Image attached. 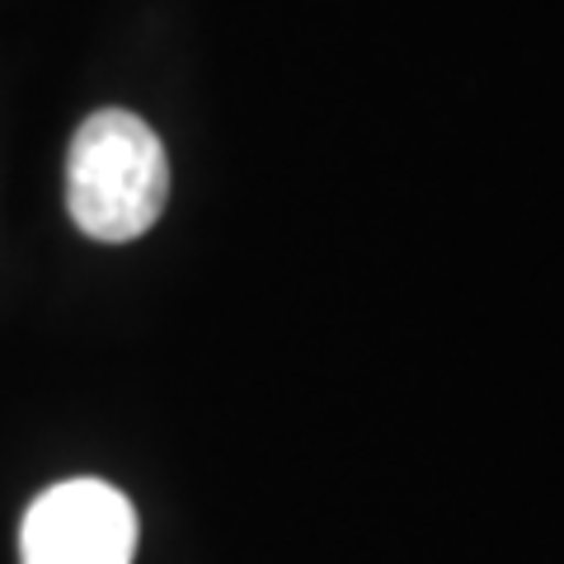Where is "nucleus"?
<instances>
[{
	"label": "nucleus",
	"mask_w": 564,
	"mask_h": 564,
	"mask_svg": "<svg viewBox=\"0 0 564 564\" xmlns=\"http://www.w3.org/2000/svg\"><path fill=\"white\" fill-rule=\"evenodd\" d=\"M170 198V161L147 122L128 109H99L70 137L66 207L90 240L128 245L147 236Z\"/></svg>",
	"instance_id": "obj_1"
},
{
	"label": "nucleus",
	"mask_w": 564,
	"mask_h": 564,
	"mask_svg": "<svg viewBox=\"0 0 564 564\" xmlns=\"http://www.w3.org/2000/svg\"><path fill=\"white\" fill-rule=\"evenodd\" d=\"M137 508L104 480H66L33 499L20 527L24 564H132Z\"/></svg>",
	"instance_id": "obj_2"
}]
</instances>
